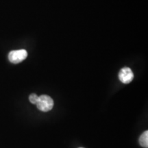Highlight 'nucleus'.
Here are the masks:
<instances>
[{
    "instance_id": "f257e3e1",
    "label": "nucleus",
    "mask_w": 148,
    "mask_h": 148,
    "mask_svg": "<svg viewBox=\"0 0 148 148\" xmlns=\"http://www.w3.org/2000/svg\"><path fill=\"white\" fill-rule=\"evenodd\" d=\"M38 109L42 112H48L53 107V100L52 98L47 95L38 96V100L36 103Z\"/></svg>"
},
{
    "instance_id": "39448f33",
    "label": "nucleus",
    "mask_w": 148,
    "mask_h": 148,
    "mask_svg": "<svg viewBox=\"0 0 148 148\" xmlns=\"http://www.w3.org/2000/svg\"><path fill=\"white\" fill-rule=\"evenodd\" d=\"M29 100L31 103H33V104H36L37 101L38 100V96L35 93L31 94V95L29 96Z\"/></svg>"
},
{
    "instance_id": "20e7f679",
    "label": "nucleus",
    "mask_w": 148,
    "mask_h": 148,
    "mask_svg": "<svg viewBox=\"0 0 148 148\" xmlns=\"http://www.w3.org/2000/svg\"><path fill=\"white\" fill-rule=\"evenodd\" d=\"M139 144L143 147H148V131H145L139 137Z\"/></svg>"
},
{
    "instance_id": "423d86ee",
    "label": "nucleus",
    "mask_w": 148,
    "mask_h": 148,
    "mask_svg": "<svg viewBox=\"0 0 148 148\" xmlns=\"http://www.w3.org/2000/svg\"><path fill=\"white\" fill-rule=\"evenodd\" d=\"M79 148H84V147H79Z\"/></svg>"
},
{
    "instance_id": "f03ea898",
    "label": "nucleus",
    "mask_w": 148,
    "mask_h": 148,
    "mask_svg": "<svg viewBox=\"0 0 148 148\" xmlns=\"http://www.w3.org/2000/svg\"><path fill=\"white\" fill-rule=\"evenodd\" d=\"M27 56V52L25 49L11 51L8 54V59L10 62L13 64H18L25 60Z\"/></svg>"
},
{
    "instance_id": "7ed1b4c3",
    "label": "nucleus",
    "mask_w": 148,
    "mask_h": 148,
    "mask_svg": "<svg viewBox=\"0 0 148 148\" xmlns=\"http://www.w3.org/2000/svg\"><path fill=\"white\" fill-rule=\"evenodd\" d=\"M119 78L123 84H129L134 78V73L130 68L124 67L120 70L119 73Z\"/></svg>"
}]
</instances>
